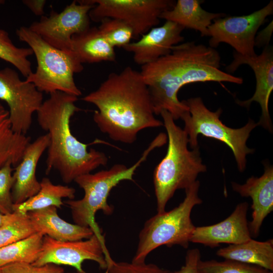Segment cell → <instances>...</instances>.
Returning <instances> with one entry per match:
<instances>
[{
    "instance_id": "cell-1",
    "label": "cell",
    "mask_w": 273,
    "mask_h": 273,
    "mask_svg": "<svg viewBox=\"0 0 273 273\" xmlns=\"http://www.w3.org/2000/svg\"><path fill=\"white\" fill-rule=\"evenodd\" d=\"M220 56L214 48L195 42L179 43L171 52L141 66L140 72L148 86L155 115L169 112L174 120L189 108L177 95L185 85L198 82H228L242 84L243 79L221 71Z\"/></svg>"
},
{
    "instance_id": "cell-2",
    "label": "cell",
    "mask_w": 273,
    "mask_h": 273,
    "mask_svg": "<svg viewBox=\"0 0 273 273\" xmlns=\"http://www.w3.org/2000/svg\"><path fill=\"white\" fill-rule=\"evenodd\" d=\"M82 100L98 108L94 122L116 142L131 144L142 130L163 125L155 117L150 92L140 71L130 66L109 74Z\"/></svg>"
},
{
    "instance_id": "cell-3",
    "label": "cell",
    "mask_w": 273,
    "mask_h": 273,
    "mask_svg": "<svg viewBox=\"0 0 273 273\" xmlns=\"http://www.w3.org/2000/svg\"><path fill=\"white\" fill-rule=\"evenodd\" d=\"M77 100L73 95L54 92L36 112L38 124L50 139L46 173L57 170L66 184L106 166L108 161L104 153L92 148L87 150L89 144L81 143L72 134L70 120L80 110L75 104Z\"/></svg>"
},
{
    "instance_id": "cell-4",
    "label": "cell",
    "mask_w": 273,
    "mask_h": 273,
    "mask_svg": "<svg viewBox=\"0 0 273 273\" xmlns=\"http://www.w3.org/2000/svg\"><path fill=\"white\" fill-rule=\"evenodd\" d=\"M160 115L168 143L165 157L153 173L158 213L165 211L168 201L176 190H186L197 180L199 174L207 170L206 166L202 163L199 147L189 150L188 136L184 129L175 124L167 111L162 110Z\"/></svg>"
},
{
    "instance_id": "cell-5",
    "label": "cell",
    "mask_w": 273,
    "mask_h": 273,
    "mask_svg": "<svg viewBox=\"0 0 273 273\" xmlns=\"http://www.w3.org/2000/svg\"><path fill=\"white\" fill-rule=\"evenodd\" d=\"M165 144L164 138L158 134L144 151L141 157L130 167L115 164L109 169L95 173H86L76 177L74 181L83 189L84 196L79 200L69 199L65 201L71 210L75 224L88 227L94 234L102 235L96 221L95 215L99 210L107 215L113 213V207L108 203L111 190L122 181H133L135 171L146 160L150 152Z\"/></svg>"
},
{
    "instance_id": "cell-6",
    "label": "cell",
    "mask_w": 273,
    "mask_h": 273,
    "mask_svg": "<svg viewBox=\"0 0 273 273\" xmlns=\"http://www.w3.org/2000/svg\"><path fill=\"white\" fill-rule=\"evenodd\" d=\"M16 34L32 50L37 61L36 71L26 78L27 82L41 93L61 92L77 97L81 95L73 76L81 72L83 66L73 51H64L52 46L28 27H20Z\"/></svg>"
},
{
    "instance_id": "cell-7",
    "label": "cell",
    "mask_w": 273,
    "mask_h": 273,
    "mask_svg": "<svg viewBox=\"0 0 273 273\" xmlns=\"http://www.w3.org/2000/svg\"><path fill=\"white\" fill-rule=\"evenodd\" d=\"M200 182L196 180L185 190L184 200L168 211L157 213L148 219L139 236V243L131 262H145L147 256L162 245H178L187 248L195 229L191 218L193 208L202 203L198 195Z\"/></svg>"
},
{
    "instance_id": "cell-8",
    "label": "cell",
    "mask_w": 273,
    "mask_h": 273,
    "mask_svg": "<svg viewBox=\"0 0 273 273\" xmlns=\"http://www.w3.org/2000/svg\"><path fill=\"white\" fill-rule=\"evenodd\" d=\"M183 101L188 107L189 111L181 119L184 121V129L188 134L192 149L198 146V136L200 134L221 141L232 150L239 170L243 172L246 168L247 155L254 151L247 146L246 143L252 130L258 125L257 123L250 119L243 127L232 128L220 120L221 108L214 112L209 110L200 97Z\"/></svg>"
},
{
    "instance_id": "cell-9",
    "label": "cell",
    "mask_w": 273,
    "mask_h": 273,
    "mask_svg": "<svg viewBox=\"0 0 273 273\" xmlns=\"http://www.w3.org/2000/svg\"><path fill=\"white\" fill-rule=\"evenodd\" d=\"M95 6L89 12L96 22L109 18L122 20L128 24L138 39L159 24L161 14L172 9L173 0H87Z\"/></svg>"
},
{
    "instance_id": "cell-10",
    "label": "cell",
    "mask_w": 273,
    "mask_h": 273,
    "mask_svg": "<svg viewBox=\"0 0 273 273\" xmlns=\"http://www.w3.org/2000/svg\"><path fill=\"white\" fill-rule=\"evenodd\" d=\"M85 260L96 262L102 269L107 268L112 258L103 235L94 234L85 240L72 241H58L44 235L40 254L32 264L66 265L74 267L78 272L85 273L82 267Z\"/></svg>"
},
{
    "instance_id": "cell-11",
    "label": "cell",
    "mask_w": 273,
    "mask_h": 273,
    "mask_svg": "<svg viewBox=\"0 0 273 273\" xmlns=\"http://www.w3.org/2000/svg\"><path fill=\"white\" fill-rule=\"evenodd\" d=\"M94 6L87 0L73 1L62 12L52 10L49 16H41L28 27L52 46L71 51L72 36L90 27L89 12Z\"/></svg>"
},
{
    "instance_id": "cell-12",
    "label": "cell",
    "mask_w": 273,
    "mask_h": 273,
    "mask_svg": "<svg viewBox=\"0 0 273 273\" xmlns=\"http://www.w3.org/2000/svg\"><path fill=\"white\" fill-rule=\"evenodd\" d=\"M273 13V2L247 15L224 17L214 20L208 27L209 47H217L224 42L237 53L245 56H256L255 39L259 27L267 16Z\"/></svg>"
},
{
    "instance_id": "cell-13",
    "label": "cell",
    "mask_w": 273,
    "mask_h": 273,
    "mask_svg": "<svg viewBox=\"0 0 273 273\" xmlns=\"http://www.w3.org/2000/svg\"><path fill=\"white\" fill-rule=\"evenodd\" d=\"M0 100L8 106L13 130L22 134L30 128L32 116L43 102L42 93L9 67L0 69Z\"/></svg>"
},
{
    "instance_id": "cell-14",
    "label": "cell",
    "mask_w": 273,
    "mask_h": 273,
    "mask_svg": "<svg viewBox=\"0 0 273 273\" xmlns=\"http://www.w3.org/2000/svg\"><path fill=\"white\" fill-rule=\"evenodd\" d=\"M234 59L226 67V70L234 72L241 65L247 64L253 70L256 78V89L253 96L245 101L237 100L242 107L249 108L253 102H257L261 109V115L257 122L270 132L272 125L268 111V101L273 89V50L272 47L265 46L260 55L253 57L243 56L235 52Z\"/></svg>"
},
{
    "instance_id": "cell-15",
    "label": "cell",
    "mask_w": 273,
    "mask_h": 273,
    "mask_svg": "<svg viewBox=\"0 0 273 273\" xmlns=\"http://www.w3.org/2000/svg\"><path fill=\"white\" fill-rule=\"evenodd\" d=\"M249 204H238L231 214L223 220L214 224L196 226L190 242L201 244L211 248L221 244H238L251 239L247 211Z\"/></svg>"
},
{
    "instance_id": "cell-16",
    "label": "cell",
    "mask_w": 273,
    "mask_h": 273,
    "mask_svg": "<svg viewBox=\"0 0 273 273\" xmlns=\"http://www.w3.org/2000/svg\"><path fill=\"white\" fill-rule=\"evenodd\" d=\"M185 28L168 21L154 27L140 38L130 42L123 48L133 54L135 63L143 66L169 54L173 47L184 40L181 32Z\"/></svg>"
},
{
    "instance_id": "cell-17",
    "label": "cell",
    "mask_w": 273,
    "mask_h": 273,
    "mask_svg": "<svg viewBox=\"0 0 273 273\" xmlns=\"http://www.w3.org/2000/svg\"><path fill=\"white\" fill-rule=\"evenodd\" d=\"M232 186L242 197L252 199V219L249 222V229L251 237H256L264 219L273 210L272 166L266 164L261 176H252L243 184L232 182Z\"/></svg>"
},
{
    "instance_id": "cell-18",
    "label": "cell",
    "mask_w": 273,
    "mask_h": 273,
    "mask_svg": "<svg viewBox=\"0 0 273 273\" xmlns=\"http://www.w3.org/2000/svg\"><path fill=\"white\" fill-rule=\"evenodd\" d=\"M49 142L48 133L41 135L30 142L26 147L21 161L15 166L11 190L14 204L24 202L39 191L40 184L36 177V167L42 155L48 149Z\"/></svg>"
},
{
    "instance_id": "cell-19",
    "label": "cell",
    "mask_w": 273,
    "mask_h": 273,
    "mask_svg": "<svg viewBox=\"0 0 273 273\" xmlns=\"http://www.w3.org/2000/svg\"><path fill=\"white\" fill-rule=\"evenodd\" d=\"M57 209L50 206L27 213L36 233L61 241L87 239L94 234L88 227L72 224L62 219L58 215Z\"/></svg>"
},
{
    "instance_id": "cell-20",
    "label": "cell",
    "mask_w": 273,
    "mask_h": 273,
    "mask_svg": "<svg viewBox=\"0 0 273 273\" xmlns=\"http://www.w3.org/2000/svg\"><path fill=\"white\" fill-rule=\"evenodd\" d=\"M203 1L178 0L173 7L163 12L160 19L175 23L184 28L198 31L202 36H208V27L218 18L224 17V13H213L201 7Z\"/></svg>"
},
{
    "instance_id": "cell-21",
    "label": "cell",
    "mask_w": 273,
    "mask_h": 273,
    "mask_svg": "<svg viewBox=\"0 0 273 273\" xmlns=\"http://www.w3.org/2000/svg\"><path fill=\"white\" fill-rule=\"evenodd\" d=\"M72 50L82 64L116 61L114 48L97 27L72 36Z\"/></svg>"
},
{
    "instance_id": "cell-22",
    "label": "cell",
    "mask_w": 273,
    "mask_h": 273,
    "mask_svg": "<svg viewBox=\"0 0 273 273\" xmlns=\"http://www.w3.org/2000/svg\"><path fill=\"white\" fill-rule=\"evenodd\" d=\"M216 255L225 259L235 260L273 270V240L261 242L252 239L219 249Z\"/></svg>"
},
{
    "instance_id": "cell-23",
    "label": "cell",
    "mask_w": 273,
    "mask_h": 273,
    "mask_svg": "<svg viewBox=\"0 0 273 273\" xmlns=\"http://www.w3.org/2000/svg\"><path fill=\"white\" fill-rule=\"evenodd\" d=\"M30 143V137L13 130L9 111L0 103V169L8 164L16 166Z\"/></svg>"
},
{
    "instance_id": "cell-24",
    "label": "cell",
    "mask_w": 273,
    "mask_h": 273,
    "mask_svg": "<svg viewBox=\"0 0 273 273\" xmlns=\"http://www.w3.org/2000/svg\"><path fill=\"white\" fill-rule=\"evenodd\" d=\"M40 188L38 193L23 203L14 204L13 212L26 214L29 211L55 206L60 208L63 198L73 199L75 190L62 185H55L47 177L40 181Z\"/></svg>"
},
{
    "instance_id": "cell-25",
    "label": "cell",
    "mask_w": 273,
    "mask_h": 273,
    "mask_svg": "<svg viewBox=\"0 0 273 273\" xmlns=\"http://www.w3.org/2000/svg\"><path fill=\"white\" fill-rule=\"evenodd\" d=\"M43 237L41 233H36L0 248V268L15 262L34 263L40 254Z\"/></svg>"
},
{
    "instance_id": "cell-26",
    "label": "cell",
    "mask_w": 273,
    "mask_h": 273,
    "mask_svg": "<svg viewBox=\"0 0 273 273\" xmlns=\"http://www.w3.org/2000/svg\"><path fill=\"white\" fill-rule=\"evenodd\" d=\"M36 231L28 214L14 211L0 226V248L25 239Z\"/></svg>"
},
{
    "instance_id": "cell-27",
    "label": "cell",
    "mask_w": 273,
    "mask_h": 273,
    "mask_svg": "<svg viewBox=\"0 0 273 273\" xmlns=\"http://www.w3.org/2000/svg\"><path fill=\"white\" fill-rule=\"evenodd\" d=\"M33 54L29 48H18L14 45L8 32L0 29V59L13 65L26 78L32 73L28 58Z\"/></svg>"
},
{
    "instance_id": "cell-28",
    "label": "cell",
    "mask_w": 273,
    "mask_h": 273,
    "mask_svg": "<svg viewBox=\"0 0 273 273\" xmlns=\"http://www.w3.org/2000/svg\"><path fill=\"white\" fill-rule=\"evenodd\" d=\"M98 27L100 32L109 44L115 47L123 48L133 38V32L125 22L114 18H105Z\"/></svg>"
},
{
    "instance_id": "cell-29",
    "label": "cell",
    "mask_w": 273,
    "mask_h": 273,
    "mask_svg": "<svg viewBox=\"0 0 273 273\" xmlns=\"http://www.w3.org/2000/svg\"><path fill=\"white\" fill-rule=\"evenodd\" d=\"M199 267L205 273H270L271 271L260 266L229 259L222 261L200 260Z\"/></svg>"
},
{
    "instance_id": "cell-30",
    "label": "cell",
    "mask_w": 273,
    "mask_h": 273,
    "mask_svg": "<svg viewBox=\"0 0 273 273\" xmlns=\"http://www.w3.org/2000/svg\"><path fill=\"white\" fill-rule=\"evenodd\" d=\"M105 273H175V271L160 268L152 263L116 262L112 259L108 263Z\"/></svg>"
},
{
    "instance_id": "cell-31",
    "label": "cell",
    "mask_w": 273,
    "mask_h": 273,
    "mask_svg": "<svg viewBox=\"0 0 273 273\" xmlns=\"http://www.w3.org/2000/svg\"><path fill=\"white\" fill-rule=\"evenodd\" d=\"M12 166L7 164L0 169V212L5 214L13 212L11 190L13 184Z\"/></svg>"
},
{
    "instance_id": "cell-32",
    "label": "cell",
    "mask_w": 273,
    "mask_h": 273,
    "mask_svg": "<svg viewBox=\"0 0 273 273\" xmlns=\"http://www.w3.org/2000/svg\"><path fill=\"white\" fill-rule=\"evenodd\" d=\"M1 268L3 273H70L65 272L59 265L51 263L36 266L31 263L15 262L4 265Z\"/></svg>"
},
{
    "instance_id": "cell-33",
    "label": "cell",
    "mask_w": 273,
    "mask_h": 273,
    "mask_svg": "<svg viewBox=\"0 0 273 273\" xmlns=\"http://www.w3.org/2000/svg\"><path fill=\"white\" fill-rule=\"evenodd\" d=\"M201 260L200 252L198 249L189 250L186 255L185 262L184 265L175 273H205L199 267V262Z\"/></svg>"
},
{
    "instance_id": "cell-34",
    "label": "cell",
    "mask_w": 273,
    "mask_h": 273,
    "mask_svg": "<svg viewBox=\"0 0 273 273\" xmlns=\"http://www.w3.org/2000/svg\"><path fill=\"white\" fill-rule=\"evenodd\" d=\"M47 1L45 0H23L22 3L35 15L43 16L44 8Z\"/></svg>"
},
{
    "instance_id": "cell-35",
    "label": "cell",
    "mask_w": 273,
    "mask_h": 273,
    "mask_svg": "<svg viewBox=\"0 0 273 273\" xmlns=\"http://www.w3.org/2000/svg\"><path fill=\"white\" fill-rule=\"evenodd\" d=\"M272 31V21L265 29L260 31L258 35L255 37V47L260 48L261 46L265 45L268 46L269 41L270 39Z\"/></svg>"
},
{
    "instance_id": "cell-36",
    "label": "cell",
    "mask_w": 273,
    "mask_h": 273,
    "mask_svg": "<svg viewBox=\"0 0 273 273\" xmlns=\"http://www.w3.org/2000/svg\"><path fill=\"white\" fill-rule=\"evenodd\" d=\"M8 214H5L0 212V226L4 223V222L7 220L8 217Z\"/></svg>"
},
{
    "instance_id": "cell-37",
    "label": "cell",
    "mask_w": 273,
    "mask_h": 273,
    "mask_svg": "<svg viewBox=\"0 0 273 273\" xmlns=\"http://www.w3.org/2000/svg\"><path fill=\"white\" fill-rule=\"evenodd\" d=\"M5 2L4 1L0 0V6L2 5Z\"/></svg>"
},
{
    "instance_id": "cell-38",
    "label": "cell",
    "mask_w": 273,
    "mask_h": 273,
    "mask_svg": "<svg viewBox=\"0 0 273 273\" xmlns=\"http://www.w3.org/2000/svg\"><path fill=\"white\" fill-rule=\"evenodd\" d=\"M0 273H3L1 268H0Z\"/></svg>"
},
{
    "instance_id": "cell-39",
    "label": "cell",
    "mask_w": 273,
    "mask_h": 273,
    "mask_svg": "<svg viewBox=\"0 0 273 273\" xmlns=\"http://www.w3.org/2000/svg\"><path fill=\"white\" fill-rule=\"evenodd\" d=\"M270 273H273L272 271H270Z\"/></svg>"
}]
</instances>
